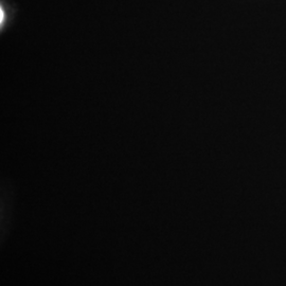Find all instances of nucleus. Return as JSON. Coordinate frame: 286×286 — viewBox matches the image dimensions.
<instances>
[]
</instances>
